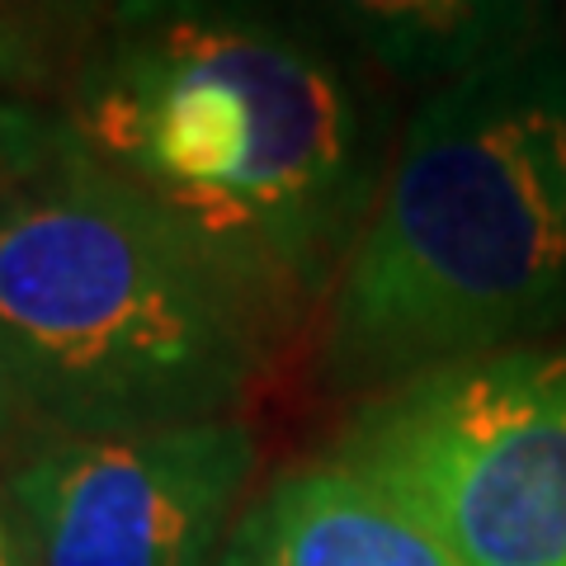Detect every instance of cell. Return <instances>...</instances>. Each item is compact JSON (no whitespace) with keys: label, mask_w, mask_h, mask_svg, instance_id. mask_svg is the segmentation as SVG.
<instances>
[{"label":"cell","mask_w":566,"mask_h":566,"mask_svg":"<svg viewBox=\"0 0 566 566\" xmlns=\"http://www.w3.org/2000/svg\"><path fill=\"white\" fill-rule=\"evenodd\" d=\"M274 340L161 208L20 104L0 161V411L48 439L232 420Z\"/></svg>","instance_id":"cell-2"},{"label":"cell","mask_w":566,"mask_h":566,"mask_svg":"<svg viewBox=\"0 0 566 566\" xmlns=\"http://www.w3.org/2000/svg\"><path fill=\"white\" fill-rule=\"evenodd\" d=\"M255 458L241 416L114 439H43L10 463L0 495L39 566H212Z\"/></svg>","instance_id":"cell-5"},{"label":"cell","mask_w":566,"mask_h":566,"mask_svg":"<svg viewBox=\"0 0 566 566\" xmlns=\"http://www.w3.org/2000/svg\"><path fill=\"white\" fill-rule=\"evenodd\" d=\"M349 20L335 29L368 62L392 66L401 76H468L528 48V14L515 6H349Z\"/></svg>","instance_id":"cell-7"},{"label":"cell","mask_w":566,"mask_h":566,"mask_svg":"<svg viewBox=\"0 0 566 566\" xmlns=\"http://www.w3.org/2000/svg\"><path fill=\"white\" fill-rule=\"evenodd\" d=\"M566 326V52L528 43L411 114L326 307L322 364L387 392Z\"/></svg>","instance_id":"cell-3"},{"label":"cell","mask_w":566,"mask_h":566,"mask_svg":"<svg viewBox=\"0 0 566 566\" xmlns=\"http://www.w3.org/2000/svg\"><path fill=\"white\" fill-rule=\"evenodd\" d=\"M335 463L463 566H566V345H515L359 401Z\"/></svg>","instance_id":"cell-4"},{"label":"cell","mask_w":566,"mask_h":566,"mask_svg":"<svg viewBox=\"0 0 566 566\" xmlns=\"http://www.w3.org/2000/svg\"><path fill=\"white\" fill-rule=\"evenodd\" d=\"M212 566H463L416 515L335 458L283 468L237 510Z\"/></svg>","instance_id":"cell-6"},{"label":"cell","mask_w":566,"mask_h":566,"mask_svg":"<svg viewBox=\"0 0 566 566\" xmlns=\"http://www.w3.org/2000/svg\"><path fill=\"white\" fill-rule=\"evenodd\" d=\"M62 123L279 335L331 307L392 161L364 52L270 10L114 14L71 66Z\"/></svg>","instance_id":"cell-1"},{"label":"cell","mask_w":566,"mask_h":566,"mask_svg":"<svg viewBox=\"0 0 566 566\" xmlns=\"http://www.w3.org/2000/svg\"><path fill=\"white\" fill-rule=\"evenodd\" d=\"M0 566H39V557H33V547H29L6 495H0Z\"/></svg>","instance_id":"cell-8"},{"label":"cell","mask_w":566,"mask_h":566,"mask_svg":"<svg viewBox=\"0 0 566 566\" xmlns=\"http://www.w3.org/2000/svg\"><path fill=\"white\" fill-rule=\"evenodd\" d=\"M14 114H20V104L0 99V161H6V142H10V128H14Z\"/></svg>","instance_id":"cell-9"}]
</instances>
